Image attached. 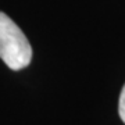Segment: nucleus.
<instances>
[{
  "label": "nucleus",
  "mask_w": 125,
  "mask_h": 125,
  "mask_svg": "<svg viewBox=\"0 0 125 125\" xmlns=\"http://www.w3.org/2000/svg\"><path fill=\"white\" fill-rule=\"evenodd\" d=\"M0 58L14 71L29 65L32 47L13 20L0 11Z\"/></svg>",
  "instance_id": "1"
},
{
  "label": "nucleus",
  "mask_w": 125,
  "mask_h": 125,
  "mask_svg": "<svg viewBox=\"0 0 125 125\" xmlns=\"http://www.w3.org/2000/svg\"><path fill=\"white\" fill-rule=\"evenodd\" d=\"M118 113H120V117L122 122L125 124V85L121 90V94H120V103H118Z\"/></svg>",
  "instance_id": "2"
}]
</instances>
